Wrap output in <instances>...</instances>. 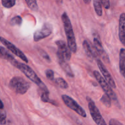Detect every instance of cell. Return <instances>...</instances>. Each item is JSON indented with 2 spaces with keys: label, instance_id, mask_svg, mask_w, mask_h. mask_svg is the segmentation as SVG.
I'll list each match as a JSON object with an SVG mask.
<instances>
[{
  "label": "cell",
  "instance_id": "obj_27",
  "mask_svg": "<svg viewBox=\"0 0 125 125\" xmlns=\"http://www.w3.org/2000/svg\"><path fill=\"white\" fill-rule=\"evenodd\" d=\"M101 1L102 4L105 9H109L110 8V0H101Z\"/></svg>",
  "mask_w": 125,
  "mask_h": 125
},
{
  "label": "cell",
  "instance_id": "obj_6",
  "mask_svg": "<svg viewBox=\"0 0 125 125\" xmlns=\"http://www.w3.org/2000/svg\"><path fill=\"white\" fill-rule=\"evenodd\" d=\"M61 98H62V101H64V103L66 106L75 111L77 114H78L82 117H86V114L85 110L74 99L69 97V96L66 95V94L62 95Z\"/></svg>",
  "mask_w": 125,
  "mask_h": 125
},
{
  "label": "cell",
  "instance_id": "obj_10",
  "mask_svg": "<svg viewBox=\"0 0 125 125\" xmlns=\"http://www.w3.org/2000/svg\"><path fill=\"white\" fill-rule=\"evenodd\" d=\"M93 42L94 46L95 47L96 51L98 52L99 56H101L102 58V59H103V60L104 62L109 63L110 62V60H109V56H108L107 53L104 50V48H103V45H102V43L101 41L100 38H99L98 34H94Z\"/></svg>",
  "mask_w": 125,
  "mask_h": 125
},
{
  "label": "cell",
  "instance_id": "obj_23",
  "mask_svg": "<svg viewBox=\"0 0 125 125\" xmlns=\"http://www.w3.org/2000/svg\"><path fill=\"white\" fill-rule=\"evenodd\" d=\"M22 22V19L20 16L17 15L14 17L10 20V25L12 26H15V25H20Z\"/></svg>",
  "mask_w": 125,
  "mask_h": 125
},
{
  "label": "cell",
  "instance_id": "obj_7",
  "mask_svg": "<svg viewBox=\"0 0 125 125\" xmlns=\"http://www.w3.org/2000/svg\"><path fill=\"white\" fill-rule=\"evenodd\" d=\"M58 47V51L56 53L57 58L64 59L66 61H69L71 58V52L68 45L63 41L59 40L56 41Z\"/></svg>",
  "mask_w": 125,
  "mask_h": 125
},
{
  "label": "cell",
  "instance_id": "obj_11",
  "mask_svg": "<svg viewBox=\"0 0 125 125\" xmlns=\"http://www.w3.org/2000/svg\"><path fill=\"white\" fill-rule=\"evenodd\" d=\"M97 64H98V66L99 68L100 71L102 73L103 77H104V79L107 81V82L109 84L110 86L113 88H116V84H115V81H114V79L112 77L111 74H110L108 70L107 69V68H105V65L103 64V62H102L101 60L100 59H98L96 60Z\"/></svg>",
  "mask_w": 125,
  "mask_h": 125
},
{
  "label": "cell",
  "instance_id": "obj_30",
  "mask_svg": "<svg viewBox=\"0 0 125 125\" xmlns=\"http://www.w3.org/2000/svg\"><path fill=\"white\" fill-rule=\"evenodd\" d=\"M3 108H4V104H3L1 100L0 99V109H3Z\"/></svg>",
  "mask_w": 125,
  "mask_h": 125
},
{
  "label": "cell",
  "instance_id": "obj_14",
  "mask_svg": "<svg viewBox=\"0 0 125 125\" xmlns=\"http://www.w3.org/2000/svg\"><path fill=\"white\" fill-rule=\"evenodd\" d=\"M58 63L60 66L63 69V71L66 73L67 75H69L71 77H74V73H73L70 66L69 65L68 62H66V61L64 60V59L60 58H58Z\"/></svg>",
  "mask_w": 125,
  "mask_h": 125
},
{
  "label": "cell",
  "instance_id": "obj_1",
  "mask_svg": "<svg viewBox=\"0 0 125 125\" xmlns=\"http://www.w3.org/2000/svg\"><path fill=\"white\" fill-rule=\"evenodd\" d=\"M61 19H62V21L63 23V26H64V31H65L66 36L67 38L68 45L71 51L75 53H76L77 47L76 40H75V35H74L71 20L68 14L66 12H64L62 14Z\"/></svg>",
  "mask_w": 125,
  "mask_h": 125
},
{
  "label": "cell",
  "instance_id": "obj_26",
  "mask_svg": "<svg viewBox=\"0 0 125 125\" xmlns=\"http://www.w3.org/2000/svg\"><path fill=\"white\" fill-rule=\"evenodd\" d=\"M39 53H40V55H41V56H42L44 59H45L47 61H50V57H49V55H48V54L45 51H44V50H40V49H39Z\"/></svg>",
  "mask_w": 125,
  "mask_h": 125
},
{
  "label": "cell",
  "instance_id": "obj_18",
  "mask_svg": "<svg viewBox=\"0 0 125 125\" xmlns=\"http://www.w3.org/2000/svg\"><path fill=\"white\" fill-rule=\"evenodd\" d=\"M101 103L107 107H110L111 106V98L108 94L104 93L101 98Z\"/></svg>",
  "mask_w": 125,
  "mask_h": 125
},
{
  "label": "cell",
  "instance_id": "obj_32",
  "mask_svg": "<svg viewBox=\"0 0 125 125\" xmlns=\"http://www.w3.org/2000/svg\"><path fill=\"white\" fill-rule=\"evenodd\" d=\"M55 1L58 3V4H62V0H55Z\"/></svg>",
  "mask_w": 125,
  "mask_h": 125
},
{
  "label": "cell",
  "instance_id": "obj_12",
  "mask_svg": "<svg viewBox=\"0 0 125 125\" xmlns=\"http://www.w3.org/2000/svg\"><path fill=\"white\" fill-rule=\"evenodd\" d=\"M83 46L85 53L88 57L91 58H94L96 60L99 59V55L98 52L96 50L94 46H93L91 44H90L88 41L86 40L84 41L83 42Z\"/></svg>",
  "mask_w": 125,
  "mask_h": 125
},
{
  "label": "cell",
  "instance_id": "obj_4",
  "mask_svg": "<svg viewBox=\"0 0 125 125\" xmlns=\"http://www.w3.org/2000/svg\"><path fill=\"white\" fill-rule=\"evenodd\" d=\"M93 74L94 77H95L96 79L98 82V83L100 85V86H101L103 90H104L105 93L108 94L110 96V98H111V99L115 101H117V97H116V95L112 90L111 86L107 82V81L104 79V78L101 75L100 73L98 71H94Z\"/></svg>",
  "mask_w": 125,
  "mask_h": 125
},
{
  "label": "cell",
  "instance_id": "obj_20",
  "mask_svg": "<svg viewBox=\"0 0 125 125\" xmlns=\"http://www.w3.org/2000/svg\"><path fill=\"white\" fill-rule=\"evenodd\" d=\"M2 5L6 8H11L15 4V0H1Z\"/></svg>",
  "mask_w": 125,
  "mask_h": 125
},
{
  "label": "cell",
  "instance_id": "obj_2",
  "mask_svg": "<svg viewBox=\"0 0 125 125\" xmlns=\"http://www.w3.org/2000/svg\"><path fill=\"white\" fill-rule=\"evenodd\" d=\"M14 66H15V68H18L19 70L21 71L30 80H31L33 82L36 84L37 85H38L39 88L42 90L43 92L49 93V90L47 88L45 84L41 81V80L39 79V77L35 73V72L31 69L30 66H28L25 64L20 63L19 61H17Z\"/></svg>",
  "mask_w": 125,
  "mask_h": 125
},
{
  "label": "cell",
  "instance_id": "obj_9",
  "mask_svg": "<svg viewBox=\"0 0 125 125\" xmlns=\"http://www.w3.org/2000/svg\"><path fill=\"white\" fill-rule=\"evenodd\" d=\"M0 41L9 51L11 52L12 53L15 55L16 56H17L18 57L20 58L21 60H22L23 61H25V62H28V60L26 58V56H25V54L20 50V49H18L15 45H14L12 43H11L10 42H9V41L6 40L5 38H3V37L0 36Z\"/></svg>",
  "mask_w": 125,
  "mask_h": 125
},
{
  "label": "cell",
  "instance_id": "obj_31",
  "mask_svg": "<svg viewBox=\"0 0 125 125\" xmlns=\"http://www.w3.org/2000/svg\"><path fill=\"white\" fill-rule=\"evenodd\" d=\"M83 1H84V3H85V4H90V3H91V0H83Z\"/></svg>",
  "mask_w": 125,
  "mask_h": 125
},
{
  "label": "cell",
  "instance_id": "obj_3",
  "mask_svg": "<svg viewBox=\"0 0 125 125\" xmlns=\"http://www.w3.org/2000/svg\"><path fill=\"white\" fill-rule=\"evenodd\" d=\"M9 88L15 93L24 94L30 87V83L25 79L20 77H14L9 82Z\"/></svg>",
  "mask_w": 125,
  "mask_h": 125
},
{
  "label": "cell",
  "instance_id": "obj_19",
  "mask_svg": "<svg viewBox=\"0 0 125 125\" xmlns=\"http://www.w3.org/2000/svg\"><path fill=\"white\" fill-rule=\"evenodd\" d=\"M25 1L30 9L34 11H37L38 10V5L36 0H25Z\"/></svg>",
  "mask_w": 125,
  "mask_h": 125
},
{
  "label": "cell",
  "instance_id": "obj_33",
  "mask_svg": "<svg viewBox=\"0 0 125 125\" xmlns=\"http://www.w3.org/2000/svg\"><path fill=\"white\" fill-rule=\"evenodd\" d=\"M122 74V75H123V77H124L125 78V72H123V73L122 74Z\"/></svg>",
  "mask_w": 125,
  "mask_h": 125
},
{
  "label": "cell",
  "instance_id": "obj_22",
  "mask_svg": "<svg viewBox=\"0 0 125 125\" xmlns=\"http://www.w3.org/2000/svg\"><path fill=\"white\" fill-rule=\"evenodd\" d=\"M56 83L61 88L63 89H66L68 88V83L66 82V80L64 79H63L62 78H58L56 80Z\"/></svg>",
  "mask_w": 125,
  "mask_h": 125
},
{
  "label": "cell",
  "instance_id": "obj_5",
  "mask_svg": "<svg viewBox=\"0 0 125 125\" xmlns=\"http://www.w3.org/2000/svg\"><path fill=\"white\" fill-rule=\"evenodd\" d=\"M86 99L88 100V109L91 117H92L94 121L96 123L97 125H107L106 123L102 116L99 109L95 105V103H94L92 100L89 99L88 98H86Z\"/></svg>",
  "mask_w": 125,
  "mask_h": 125
},
{
  "label": "cell",
  "instance_id": "obj_29",
  "mask_svg": "<svg viewBox=\"0 0 125 125\" xmlns=\"http://www.w3.org/2000/svg\"><path fill=\"white\" fill-rule=\"evenodd\" d=\"M119 39H120V41L122 43L123 45L125 47V36H120L119 37Z\"/></svg>",
  "mask_w": 125,
  "mask_h": 125
},
{
  "label": "cell",
  "instance_id": "obj_15",
  "mask_svg": "<svg viewBox=\"0 0 125 125\" xmlns=\"http://www.w3.org/2000/svg\"><path fill=\"white\" fill-rule=\"evenodd\" d=\"M118 32L119 37L125 36V13H122L120 16Z\"/></svg>",
  "mask_w": 125,
  "mask_h": 125
},
{
  "label": "cell",
  "instance_id": "obj_21",
  "mask_svg": "<svg viewBox=\"0 0 125 125\" xmlns=\"http://www.w3.org/2000/svg\"><path fill=\"white\" fill-rule=\"evenodd\" d=\"M41 100L43 102H44V103H51L52 104H53V105H57V104H56V103H54L55 101L51 100V99L49 98V93L43 92V93H42V94L41 95Z\"/></svg>",
  "mask_w": 125,
  "mask_h": 125
},
{
  "label": "cell",
  "instance_id": "obj_17",
  "mask_svg": "<svg viewBox=\"0 0 125 125\" xmlns=\"http://www.w3.org/2000/svg\"><path fill=\"white\" fill-rule=\"evenodd\" d=\"M101 0H93V6L96 13L98 16L101 17L103 15V7Z\"/></svg>",
  "mask_w": 125,
  "mask_h": 125
},
{
  "label": "cell",
  "instance_id": "obj_16",
  "mask_svg": "<svg viewBox=\"0 0 125 125\" xmlns=\"http://www.w3.org/2000/svg\"><path fill=\"white\" fill-rule=\"evenodd\" d=\"M119 66L121 74L125 71V49H121L120 51V61Z\"/></svg>",
  "mask_w": 125,
  "mask_h": 125
},
{
  "label": "cell",
  "instance_id": "obj_24",
  "mask_svg": "<svg viewBox=\"0 0 125 125\" xmlns=\"http://www.w3.org/2000/svg\"><path fill=\"white\" fill-rule=\"evenodd\" d=\"M6 114L5 111L3 109H0V124L4 125L6 123Z\"/></svg>",
  "mask_w": 125,
  "mask_h": 125
},
{
  "label": "cell",
  "instance_id": "obj_25",
  "mask_svg": "<svg viewBox=\"0 0 125 125\" xmlns=\"http://www.w3.org/2000/svg\"><path fill=\"white\" fill-rule=\"evenodd\" d=\"M45 75L49 80H53L54 79V73L51 69H47L45 71Z\"/></svg>",
  "mask_w": 125,
  "mask_h": 125
},
{
  "label": "cell",
  "instance_id": "obj_13",
  "mask_svg": "<svg viewBox=\"0 0 125 125\" xmlns=\"http://www.w3.org/2000/svg\"><path fill=\"white\" fill-rule=\"evenodd\" d=\"M0 58L9 61L13 66H14L17 61L5 48L2 46H0Z\"/></svg>",
  "mask_w": 125,
  "mask_h": 125
},
{
  "label": "cell",
  "instance_id": "obj_8",
  "mask_svg": "<svg viewBox=\"0 0 125 125\" xmlns=\"http://www.w3.org/2000/svg\"><path fill=\"white\" fill-rule=\"evenodd\" d=\"M53 31V26L49 23H45L41 30H38L34 34V41L35 42L39 41L49 36Z\"/></svg>",
  "mask_w": 125,
  "mask_h": 125
},
{
  "label": "cell",
  "instance_id": "obj_28",
  "mask_svg": "<svg viewBox=\"0 0 125 125\" xmlns=\"http://www.w3.org/2000/svg\"><path fill=\"white\" fill-rule=\"evenodd\" d=\"M109 125H123L121 122L118 121V120H116L115 118L110 119L109 121Z\"/></svg>",
  "mask_w": 125,
  "mask_h": 125
}]
</instances>
